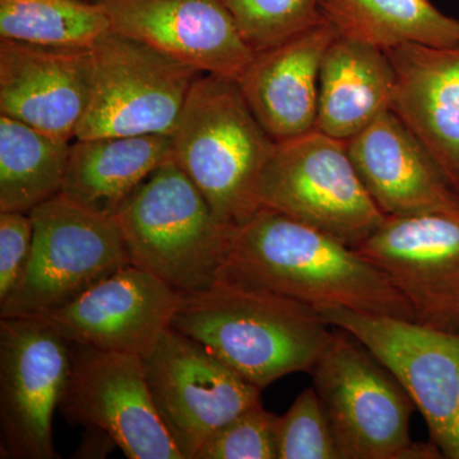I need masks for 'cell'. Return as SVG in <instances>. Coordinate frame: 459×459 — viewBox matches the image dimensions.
I'll return each mask as SVG.
<instances>
[{"label":"cell","mask_w":459,"mask_h":459,"mask_svg":"<svg viewBox=\"0 0 459 459\" xmlns=\"http://www.w3.org/2000/svg\"><path fill=\"white\" fill-rule=\"evenodd\" d=\"M74 364V344L40 316L0 319L2 455L56 458L53 415Z\"/></svg>","instance_id":"cell-10"},{"label":"cell","mask_w":459,"mask_h":459,"mask_svg":"<svg viewBox=\"0 0 459 459\" xmlns=\"http://www.w3.org/2000/svg\"><path fill=\"white\" fill-rule=\"evenodd\" d=\"M170 157L171 135L77 140L71 144L60 195L92 212L114 217L123 202Z\"/></svg>","instance_id":"cell-21"},{"label":"cell","mask_w":459,"mask_h":459,"mask_svg":"<svg viewBox=\"0 0 459 459\" xmlns=\"http://www.w3.org/2000/svg\"><path fill=\"white\" fill-rule=\"evenodd\" d=\"M361 183L385 216L459 210V195L427 147L389 110L346 142Z\"/></svg>","instance_id":"cell-17"},{"label":"cell","mask_w":459,"mask_h":459,"mask_svg":"<svg viewBox=\"0 0 459 459\" xmlns=\"http://www.w3.org/2000/svg\"><path fill=\"white\" fill-rule=\"evenodd\" d=\"M358 250L388 274L418 322L459 332V210L385 216Z\"/></svg>","instance_id":"cell-13"},{"label":"cell","mask_w":459,"mask_h":459,"mask_svg":"<svg viewBox=\"0 0 459 459\" xmlns=\"http://www.w3.org/2000/svg\"><path fill=\"white\" fill-rule=\"evenodd\" d=\"M111 31L95 0H0V39L65 49H93Z\"/></svg>","instance_id":"cell-24"},{"label":"cell","mask_w":459,"mask_h":459,"mask_svg":"<svg viewBox=\"0 0 459 459\" xmlns=\"http://www.w3.org/2000/svg\"><path fill=\"white\" fill-rule=\"evenodd\" d=\"M394 86L386 51L338 33L320 66L316 131L346 143L392 110Z\"/></svg>","instance_id":"cell-20"},{"label":"cell","mask_w":459,"mask_h":459,"mask_svg":"<svg viewBox=\"0 0 459 459\" xmlns=\"http://www.w3.org/2000/svg\"><path fill=\"white\" fill-rule=\"evenodd\" d=\"M171 137L172 159L219 221L231 228L259 210L256 183L276 142L247 107L237 80L202 74Z\"/></svg>","instance_id":"cell-3"},{"label":"cell","mask_w":459,"mask_h":459,"mask_svg":"<svg viewBox=\"0 0 459 459\" xmlns=\"http://www.w3.org/2000/svg\"><path fill=\"white\" fill-rule=\"evenodd\" d=\"M220 280L313 307L418 320L388 274L358 249L268 208L230 228Z\"/></svg>","instance_id":"cell-1"},{"label":"cell","mask_w":459,"mask_h":459,"mask_svg":"<svg viewBox=\"0 0 459 459\" xmlns=\"http://www.w3.org/2000/svg\"><path fill=\"white\" fill-rule=\"evenodd\" d=\"M279 420L255 404L208 437L195 459H279Z\"/></svg>","instance_id":"cell-26"},{"label":"cell","mask_w":459,"mask_h":459,"mask_svg":"<svg viewBox=\"0 0 459 459\" xmlns=\"http://www.w3.org/2000/svg\"><path fill=\"white\" fill-rule=\"evenodd\" d=\"M183 294L126 264L71 303L40 314L74 344L143 356L171 327Z\"/></svg>","instance_id":"cell-15"},{"label":"cell","mask_w":459,"mask_h":459,"mask_svg":"<svg viewBox=\"0 0 459 459\" xmlns=\"http://www.w3.org/2000/svg\"><path fill=\"white\" fill-rule=\"evenodd\" d=\"M92 49L0 41V114L56 137H75L89 107Z\"/></svg>","instance_id":"cell-16"},{"label":"cell","mask_w":459,"mask_h":459,"mask_svg":"<svg viewBox=\"0 0 459 459\" xmlns=\"http://www.w3.org/2000/svg\"><path fill=\"white\" fill-rule=\"evenodd\" d=\"M59 409L72 424L108 434L128 458L184 459L157 412L141 356L74 344Z\"/></svg>","instance_id":"cell-12"},{"label":"cell","mask_w":459,"mask_h":459,"mask_svg":"<svg viewBox=\"0 0 459 459\" xmlns=\"http://www.w3.org/2000/svg\"><path fill=\"white\" fill-rule=\"evenodd\" d=\"M338 32L328 21L256 51L238 83L259 124L274 142L316 131L323 57Z\"/></svg>","instance_id":"cell-18"},{"label":"cell","mask_w":459,"mask_h":459,"mask_svg":"<svg viewBox=\"0 0 459 459\" xmlns=\"http://www.w3.org/2000/svg\"><path fill=\"white\" fill-rule=\"evenodd\" d=\"M69 141L0 114V211L30 213L60 195Z\"/></svg>","instance_id":"cell-23"},{"label":"cell","mask_w":459,"mask_h":459,"mask_svg":"<svg viewBox=\"0 0 459 459\" xmlns=\"http://www.w3.org/2000/svg\"><path fill=\"white\" fill-rule=\"evenodd\" d=\"M17 2H22V0H17Z\"/></svg>","instance_id":"cell-30"},{"label":"cell","mask_w":459,"mask_h":459,"mask_svg":"<svg viewBox=\"0 0 459 459\" xmlns=\"http://www.w3.org/2000/svg\"><path fill=\"white\" fill-rule=\"evenodd\" d=\"M129 263L181 294L220 280L229 226L175 160H166L115 213Z\"/></svg>","instance_id":"cell-4"},{"label":"cell","mask_w":459,"mask_h":459,"mask_svg":"<svg viewBox=\"0 0 459 459\" xmlns=\"http://www.w3.org/2000/svg\"><path fill=\"white\" fill-rule=\"evenodd\" d=\"M31 214L20 211H0V303L17 285L31 253Z\"/></svg>","instance_id":"cell-28"},{"label":"cell","mask_w":459,"mask_h":459,"mask_svg":"<svg viewBox=\"0 0 459 459\" xmlns=\"http://www.w3.org/2000/svg\"><path fill=\"white\" fill-rule=\"evenodd\" d=\"M171 328L261 391L289 374L310 373L333 334L310 305L221 280L183 294Z\"/></svg>","instance_id":"cell-2"},{"label":"cell","mask_w":459,"mask_h":459,"mask_svg":"<svg viewBox=\"0 0 459 459\" xmlns=\"http://www.w3.org/2000/svg\"><path fill=\"white\" fill-rule=\"evenodd\" d=\"M320 12L340 35L388 51L402 45H459V21L430 0H320Z\"/></svg>","instance_id":"cell-22"},{"label":"cell","mask_w":459,"mask_h":459,"mask_svg":"<svg viewBox=\"0 0 459 459\" xmlns=\"http://www.w3.org/2000/svg\"><path fill=\"white\" fill-rule=\"evenodd\" d=\"M30 214L31 253L17 285L0 303L2 318L50 312L131 264L115 217L92 212L60 195Z\"/></svg>","instance_id":"cell-6"},{"label":"cell","mask_w":459,"mask_h":459,"mask_svg":"<svg viewBox=\"0 0 459 459\" xmlns=\"http://www.w3.org/2000/svg\"><path fill=\"white\" fill-rule=\"evenodd\" d=\"M309 374L341 459H395L411 442L415 403L394 374L349 332L333 327Z\"/></svg>","instance_id":"cell-8"},{"label":"cell","mask_w":459,"mask_h":459,"mask_svg":"<svg viewBox=\"0 0 459 459\" xmlns=\"http://www.w3.org/2000/svg\"><path fill=\"white\" fill-rule=\"evenodd\" d=\"M255 199L259 208L292 217L355 249L385 219L361 183L346 143L316 131L274 143Z\"/></svg>","instance_id":"cell-5"},{"label":"cell","mask_w":459,"mask_h":459,"mask_svg":"<svg viewBox=\"0 0 459 459\" xmlns=\"http://www.w3.org/2000/svg\"><path fill=\"white\" fill-rule=\"evenodd\" d=\"M111 31L204 74L238 80L255 51L225 0H95Z\"/></svg>","instance_id":"cell-14"},{"label":"cell","mask_w":459,"mask_h":459,"mask_svg":"<svg viewBox=\"0 0 459 459\" xmlns=\"http://www.w3.org/2000/svg\"><path fill=\"white\" fill-rule=\"evenodd\" d=\"M279 459H341L327 415L313 385L279 420Z\"/></svg>","instance_id":"cell-27"},{"label":"cell","mask_w":459,"mask_h":459,"mask_svg":"<svg viewBox=\"0 0 459 459\" xmlns=\"http://www.w3.org/2000/svg\"><path fill=\"white\" fill-rule=\"evenodd\" d=\"M443 453L437 444L429 442H411L401 449L395 459H440Z\"/></svg>","instance_id":"cell-29"},{"label":"cell","mask_w":459,"mask_h":459,"mask_svg":"<svg viewBox=\"0 0 459 459\" xmlns=\"http://www.w3.org/2000/svg\"><path fill=\"white\" fill-rule=\"evenodd\" d=\"M89 107L75 140L171 135L201 72L110 31L92 49Z\"/></svg>","instance_id":"cell-7"},{"label":"cell","mask_w":459,"mask_h":459,"mask_svg":"<svg viewBox=\"0 0 459 459\" xmlns=\"http://www.w3.org/2000/svg\"><path fill=\"white\" fill-rule=\"evenodd\" d=\"M244 40L255 51L268 49L318 25L320 0H225Z\"/></svg>","instance_id":"cell-25"},{"label":"cell","mask_w":459,"mask_h":459,"mask_svg":"<svg viewBox=\"0 0 459 459\" xmlns=\"http://www.w3.org/2000/svg\"><path fill=\"white\" fill-rule=\"evenodd\" d=\"M314 309L332 327L360 341L394 374L443 457L459 459V332L344 307Z\"/></svg>","instance_id":"cell-9"},{"label":"cell","mask_w":459,"mask_h":459,"mask_svg":"<svg viewBox=\"0 0 459 459\" xmlns=\"http://www.w3.org/2000/svg\"><path fill=\"white\" fill-rule=\"evenodd\" d=\"M395 74L392 111L427 147L459 195V45L386 51Z\"/></svg>","instance_id":"cell-19"},{"label":"cell","mask_w":459,"mask_h":459,"mask_svg":"<svg viewBox=\"0 0 459 459\" xmlns=\"http://www.w3.org/2000/svg\"><path fill=\"white\" fill-rule=\"evenodd\" d=\"M142 361L157 412L184 459H195L208 437L262 403L261 389L171 327Z\"/></svg>","instance_id":"cell-11"}]
</instances>
